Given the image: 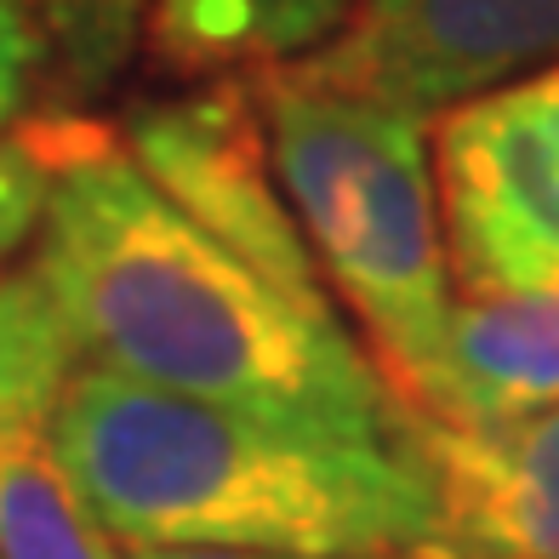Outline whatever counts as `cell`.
I'll return each instance as SVG.
<instances>
[{
  "label": "cell",
  "mask_w": 559,
  "mask_h": 559,
  "mask_svg": "<svg viewBox=\"0 0 559 559\" xmlns=\"http://www.w3.org/2000/svg\"><path fill=\"white\" fill-rule=\"evenodd\" d=\"M35 274L86 371L348 440H405L400 394L343 314H309L194 228L92 120L40 126Z\"/></svg>",
  "instance_id": "cell-1"
},
{
  "label": "cell",
  "mask_w": 559,
  "mask_h": 559,
  "mask_svg": "<svg viewBox=\"0 0 559 559\" xmlns=\"http://www.w3.org/2000/svg\"><path fill=\"white\" fill-rule=\"evenodd\" d=\"M46 440L126 554L377 559L435 548V474L417 428L348 440L81 366Z\"/></svg>",
  "instance_id": "cell-2"
},
{
  "label": "cell",
  "mask_w": 559,
  "mask_h": 559,
  "mask_svg": "<svg viewBox=\"0 0 559 559\" xmlns=\"http://www.w3.org/2000/svg\"><path fill=\"white\" fill-rule=\"evenodd\" d=\"M246 81L269 132L274 177L325 286L360 320L371 360L412 428H428L445 405L456 314L428 120L320 86L297 63Z\"/></svg>",
  "instance_id": "cell-3"
},
{
  "label": "cell",
  "mask_w": 559,
  "mask_h": 559,
  "mask_svg": "<svg viewBox=\"0 0 559 559\" xmlns=\"http://www.w3.org/2000/svg\"><path fill=\"white\" fill-rule=\"evenodd\" d=\"M435 183L456 297L559 286V63L440 115Z\"/></svg>",
  "instance_id": "cell-4"
},
{
  "label": "cell",
  "mask_w": 559,
  "mask_h": 559,
  "mask_svg": "<svg viewBox=\"0 0 559 559\" xmlns=\"http://www.w3.org/2000/svg\"><path fill=\"white\" fill-rule=\"evenodd\" d=\"M120 143L177 212L228 246L246 269H258L274 292H286L309 314H337L309 235L274 177L251 81H217L189 97L143 104L126 115Z\"/></svg>",
  "instance_id": "cell-5"
},
{
  "label": "cell",
  "mask_w": 559,
  "mask_h": 559,
  "mask_svg": "<svg viewBox=\"0 0 559 559\" xmlns=\"http://www.w3.org/2000/svg\"><path fill=\"white\" fill-rule=\"evenodd\" d=\"M559 63V0H354L297 69L320 86L440 120Z\"/></svg>",
  "instance_id": "cell-6"
},
{
  "label": "cell",
  "mask_w": 559,
  "mask_h": 559,
  "mask_svg": "<svg viewBox=\"0 0 559 559\" xmlns=\"http://www.w3.org/2000/svg\"><path fill=\"white\" fill-rule=\"evenodd\" d=\"M435 474L428 559H559V405L491 428H417Z\"/></svg>",
  "instance_id": "cell-7"
},
{
  "label": "cell",
  "mask_w": 559,
  "mask_h": 559,
  "mask_svg": "<svg viewBox=\"0 0 559 559\" xmlns=\"http://www.w3.org/2000/svg\"><path fill=\"white\" fill-rule=\"evenodd\" d=\"M559 405V286L456 297L445 405L428 428H491Z\"/></svg>",
  "instance_id": "cell-8"
},
{
  "label": "cell",
  "mask_w": 559,
  "mask_h": 559,
  "mask_svg": "<svg viewBox=\"0 0 559 559\" xmlns=\"http://www.w3.org/2000/svg\"><path fill=\"white\" fill-rule=\"evenodd\" d=\"M354 0H148V52L177 74L286 69L314 58Z\"/></svg>",
  "instance_id": "cell-9"
},
{
  "label": "cell",
  "mask_w": 559,
  "mask_h": 559,
  "mask_svg": "<svg viewBox=\"0 0 559 559\" xmlns=\"http://www.w3.org/2000/svg\"><path fill=\"white\" fill-rule=\"evenodd\" d=\"M74 377H81V348L40 274H0V456L52 428Z\"/></svg>",
  "instance_id": "cell-10"
},
{
  "label": "cell",
  "mask_w": 559,
  "mask_h": 559,
  "mask_svg": "<svg viewBox=\"0 0 559 559\" xmlns=\"http://www.w3.org/2000/svg\"><path fill=\"white\" fill-rule=\"evenodd\" d=\"M0 559H132L74 497L46 435L0 456Z\"/></svg>",
  "instance_id": "cell-11"
},
{
  "label": "cell",
  "mask_w": 559,
  "mask_h": 559,
  "mask_svg": "<svg viewBox=\"0 0 559 559\" xmlns=\"http://www.w3.org/2000/svg\"><path fill=\"white\" fill-rule=\"evenodd\" d=\"M46 52V74L69 97L109 92L148 40V0H17Z\"/></svg>",
  "instance_id": "cell-12"
},
{
  "label": "cell",
  "mask_w": 559,
  "mask_h": 559,
  "mask_svg": "<svg viewBox=\"0 0 559 559\" xmlns=\"http://www.w3.org/2000/svg\"><path fill=\"white\" fill-rule=\"evenodd\" d=\"M46 212V143L40 126H23L0 143V263L40 228Z\"/></svg>",
  "instance_id": "cell-13"
},
{
  "label": "cell",
  "mask_w": 559,
  "mask_h": 559,
  "mask_svg": "<svg viewBox=\"0 0 559 559\" xmlns=\"http://www.w3.org/2000/svg\"><path fill=\"white\" fill-rule=\"evenodd\" d=\"M46 69V52L29 29V17L17 12V0H0V143L12 138V120L29 104V81Z\"/></svg>",
  "instance_id": "cell-14"
},
{
  "label": "cell",
  "mask_w": 559,
  "mask_h": 559,
  "mask_svg": "<svg viewBox=\"0 0 559 559\" xmlns=\"http://www.w3.org/2000/svg\"><path fill=\"white\" fill-rule=\"evenodd\" d=\"M132 559H292V554H132ZM377 559H428V554H377Z\"/></svg>",
  "instance_id": "cell-15"
}]
</instances>
